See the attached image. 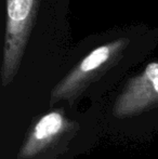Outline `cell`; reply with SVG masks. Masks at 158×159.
<instances>
[{
	"label": "cell",
	"mask_w": 158,
	"mask_h": 159,
	"mask_svg": "<svg viewBox=\"0 0 158 159\" xmlns=\"http://www.w3.org/2000/svg\"><path fill=\"white\" fill-rule=\"evenodd\" d=\"M36 1L37 0L7 1V28L3 59L6 76L10 75L19 65L34 19Z\"/></svg>",
	"instance_id": "obj_1"
},
{
	"label": "cell",
	"mask_w": 158,
	"mask_h": 159,
	"mask_svg": "<svg viewBox=\"0 0 158 159\" xmlns=\"http://www.w3.org/2000/svg\"><path fill=\"white\" fill-rule=\"evenodd\" d=\"M121 44L120 41H117L115 43L105 44V46H101L99 48L94 49L92 52L89 53L80 63L78 69L73 76H77L78 74H87L91 70H94L97 67H100L102 64H104L110 57L111 53H112V49L114 50L118 46Z\"/></svg>",
	"instance_id": "obj_2"
},
{
	"label": "cell",
	"mask_w": 158,
	"mask_h": 159,
	"mask_svg": "<svg viewBox=\"0 0 158 159\" xmlns=\"http://www.w3.org/2000/svg\"><path fill=\"white\" fill-rule=\"evenodd\" d=\"M151 90L158 94V63L147 65L143 75L138 78L131 87L130 94L132 96H139L150 92Z\"/></svg>",
	"instance_id": "obj_3"
},
{
	"label": "cell",
	"mask_w": 158,
	"mask_h": 159,
	"mask_svg": "<svg viewBox=\"0 0 158 159\" xmlns=\"http://www.w3.org/2000/svg\"><path fill=\"white\" fill-rule=\"evenodd\" d=\"M62 127V117L59 114H49L37 124L35 135L38 140L47 139L55 134Z\"/></svg>",
	"instance_id": "obj_4"
}]
</instances>
